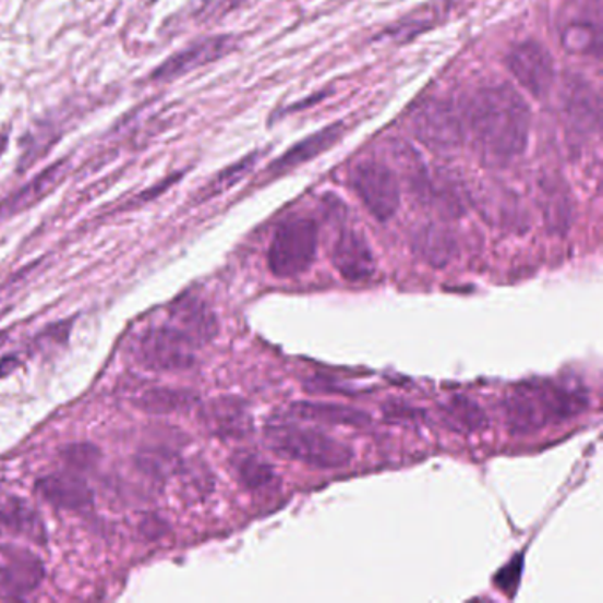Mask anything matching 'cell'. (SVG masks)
Here are the masks:
<instances>
[{"label": "cell", "mask_w": 603, "mask_h": 603, "mask_svg": "<svg viewBox=\"0 0 603 603\" xmlns=\"http://www.w3.org/2000/svg\"><path fill=\"white\" fill-rule=\"evenodd\" d=\"M466 130L486 167L501 169L524 155L531 132L528 101L511 85L483 87L463 108Z\"/></svg>", "instance_id": "1"}, {"label": "cell", "mask_w": 603, "mask_h": 603, "mask_svg": "<svg viewBox=\"0 0 603 603\" xmlns=\"http://www.w3.org/2000/svg\"><path fill=\"white\" fill-rule=\"evenodd\" d=\"M588 407L590 398L584 389L552 381H528L505 398L503 414L511 435H529L577 418Z\"/></svg>", "instance_id": "2"}, {"label": "cell", "mask_w": 603, "mask_h": 603, "mask_svg": "<svg viewBox=\"0 0 603 603\" xmlns=\"http://www.w3.org/2000/svg\"><path fill=\"white\" fill-rule=\"evenodd\" d=\"M264 439L276 457L323 471L347 468L354 459L351 446L310 426L269 423L264 429Z\"/></svg>", "instance_id": "3"}, {"label": "cell", "mask_w": 603, "mask_h": 603, "mask_svg": "<svg viewBox=\"0 0 603 603\" xmlns=\"http://www.w3.org/2000/svg\"><path fill=\"white\" fill-rule=\"evenodd\" d=\"M318 249V227L312 218L296 216L276 229L267 266L276 278H298L315 263Z\"/></svg>", "instance_id": "4"}, {"label": "cell", "mask_w": 603, "mask_h": 603, "mask_svg": "<svg viewBox=\"0 0 603 603\" xmlns=\"http://www.w3.org/2000/svg\"><path fill=\"white\" fill-rule=\"evenodd\" d=\"M132 354L144 369L155 372H181L195 363L192 347L165 323L145 328L133 341Z\"/></svg>", "instance_id": "5"}, {"label": "cell", "mask_w": 603, "mask_h": 603, "mask_svg": "<svg viewBox=\"0 0 603 603\" xmlns=\"http://www.w3.org/2000/svg\"><path fill=\"white\" fill-rule=\"evenodd\" d=\"M412 128L418 141L435 150L454 149L468 135L463 108L448 99H431L421 105L412 119Z\"/></svg>", "instance_id": "6"}, {"label": "cell", "mask_w": 603, "mask_h": 603, "mask_svg": "<svg viewBox=\"0 0 603 603\" xmlns=\"http://www.w3.org/2000/svg\"><path fill=\"white\" fill-rule=\"evenodd\" d=\"M352 190L375 220L388 221L400 207V183L394 170L381 161H365L351 176Z\"/></svg>", "instance_id": "7"}, {"label": "cell", "mask_w": 603, "mask_h": 603, "mask_svg": "<svg viewBox=\"0 0 603 603\" xmlns=\"http://www.w3.org/2000/svg\"><path fill=\"white\" fill-rule=\"evenodd\" d=\"M506 67L511 75L534 98H545L556 80L554 59L542 43L522 41L506 56Z\"/></svg>", "instance_id": "8"}, {"label": "cell", "mask_w": 603, "mask_h": 603, "mask_svg": "<svg viewBox=\"0 0 603 603\" xmlns=\"http://www.w3.org/2000/svg\"><path fill=\"white\" fill-rule=\"evenodd\" d=\"M165 324L183 338L193 351L207 346L220 329L218 318L209 304L193 294L183 296L172 303Z\"/></svg>", "instance_id": "9"}, {"label": "cell", "mask_w": 603, "mask_h": 603, "mask_svg": "<svg viewBox=\"0 0 603 603\" xmlns=\"http://www.w3.org/2000/svg\"><path fill=\"white\" fill-rule=\"evenodd\" d=\"M45 579V566L31 548L0 545V590L11 596L31 593Z\"/></svg>", "instance_id": "10"}, {"label": "cell", "mask_w": 603, "mask_h": 603, "mask_svg": "<svg viewBox=\"0 0 603 603\" xmlns=\"http://www.w3.org/2000/svg\"><path fill=\"white\" fill-rule=\"evenodd\" d=\"M333 267L346 280H369L375 273V257L365 234L354 229H341L331 249Z\"/></svg>", "instance_id": "11"}, {"label": "cell", "mask_w": 603, "mask_h": 603, "mask_svg": "<svg viewBox=\"0 0 603 603\" xmlns=\"http://www.w3.org/2000/svg\"><path fill=\"white\" fill-rule=\"evenodd\" d=\"M563 112L568 126L579 135H591L600 126V98L586 80L570 79L563 93Z\"/></svg>", "instance_id": "12"}, {"label": "cell", "mask_w": 603, "mask_h": 603, "mask_svg": "<svg viewBox=\"0 0 603 603\" xmlns=\"http://www.w3.org/2000/svg\"><path fill=\"white\" fill-rule=\"evenodd\" d=\"M234 48V43L229 36H216V38L202 39L183 52L170 57L158 70L155 71V79L172 80L186 75L190 71L206 67L209 62L218 61L227 56Z\"/></svg>", "instance_id": "13"}, {"label": "cell", "mask_w": 603, "mask_h": 603, "mask_svg": "<svg viewBox=\"0 0 603 603\" xmlns=\"http://www.w3.org/2000/svg\"><path fill=\"white\" fill-rule=\"evenodd\" d=\"M201 418L204 425L220 437L239 439L252 431V418L246 411V406L239 398H216L204 406Z\"/></svg>", "instance_id": "14"}, {"label": "cell", "mask_w": 603, "mask_h": 603, "mask_svg": "<svg viewBox=\"0 0 603 603\" xmlns=\"http://www.w3.org/2000/svg\"><path fill=\"white\" fill-rule=\"evenodd\" d=\"M412 252L429 266L443 269L459 255V243L451 230L443 225L429 224L412 238Z\"/></svg>", "instance_id": "15"}, {"label": "cell", "mask_w": 603, "mask_h": 603, "mask_svg": "<svg viewBox=\"0 0 603 603\" xmlns=\"http://www.w3.org/2000/svg\"><path fill=\"white\" fill-rule=\"evenodd\" d=\"M38 492L43 499H47L50 505L59 506L62 510H87L93 506V491L91 486L75 477V474H50L38 482Z\"/></svg>", "instance_id": "16"}, {"label": "cell", "mask_w": 603, "mask_h": 603, "mask_svg": "<svg viewBox=\"0 0 603 603\" xmlns=\"http://www.w3.org/2000/svg\"><path fill=\"white\" fill-rule=\"evenodd\" d=\"M289 417L300 421H317L324 425L352 429H363L372 423V418L365 411L343 403L296 402L289 407Z\"/></svg>", "instance_id": "17"}, {"label": "cell", "mask_w": 603, "mask_h": 603, "mask_svg": "<svg viewBox=\"0 0 603 603\" xmlns=\"http://www.w3.org/2000/svg\"><path fill=\"white\" fill-rule=\"evenodd\" d=\"M343 133H346V128L341 122H335V124L323 128L321 132L312 133L276 159L275 164L272 165V172L286 173L296 169V167H300V165L306 164V161H312L315 156L323 155L326 150L331 149L333 145L337 144L343 136Z\"/></svg>", "instance_id": "18"}, {"label": "cell", "mask_w": 603, "mask_h": 603, "mask_svg": "<svg viewBox=\"0 0 603 603\" xmlns=\"http://www.w3.org/2000/svg\"><path fill=\"white\" fill-rule=\"evenodd\" d=\"M0 526L28 542L38 545L47 543V526L43 524L38 511L20 497H11L0 503Z\"/></svg>", "instance_id": "19"}, {"label": "cell", "mask_w": 603, "mask_h": 603, "mask_svg": "<svg viewBox=\"0 0 603 603\" xmlns=\"http://www.w3.org/2000/svg\"><path fill=\"white\" fill-rule=\"evenodd\" d=\"M441 418L448 429L460 434H477L489 426V417L480 403L466 395H454L439 406Z\"/></svg>", "instance_id": "20"}, {"label": "cell", "mask_w": 603, "mask_h": 603, "mask_svg": "<svg viewBox=\"0 0 603 603\" xmlns=\"http://www.w3.org/2000/svg\"><path fill=\"white\" fill-rule=\"evenodd\" d=\"M238 482L246 491H266L278 485V474L273 463L267 462L261 455L253 451H238L230 459Z\"/></svg>", "instance_id": "21"}, {"label": "cell", "mask_w": 603, "mask_h": 603, "mask_svg": "<svg viewBox=\"0 0 603 603\" xmlns=\"http://www.w3.org/2000/svg\"><path fill=\"white\" fill-rule=\"evenodd\" d=\"M201 402L197 394L190 389L156 388L145 391L136 398L135 403L142 411L149 414H172V412L190 411Z\"/></svg>", "instance_id": "22"}, {"label": "cell", "mask_w": 603, "mask_h": 603, "mask_svg": "<svg viewBox=\"0 0 603 603\" xmlns=\"http://www.w3.org/2000/svg\"><path fill=\"white\" fill-rule=\"evenodd\" d=\"M61 178L62 165L57 164L50 167L47 172L34 179L33 183H28L19 193H14L13 197L0 204V220H4L8 216L16 215L20 210L27 209V207L36 204L39 198L45 197L61 181Z\"/></svg>", "instance_id": "23"}, {"label": "cell", "mask_w": 603, "mask_h": 603, "mask_svg": "<svg viewBox=\"0 0 603 603\" xmlns=\"http://www.w3.org/2000/svg\"><path fill=\"white\" fill-rule=\"evenodd\" d=\"M543 218L547 224L552 234H566L574 221V206L568 193L563 192L559 188L551 190L543 188L542 201Z\"/></svg>", "instance_id": "24"}, {"label": "cell", "mask_w": 603, "mask_h": 603, "mask_svg": "<svg viewBox=\"0 0 603 603\" xmlns=\"http://www.w3.org/2000/svg\"><path fill=\"white\" fill-rule=\"evenodd\" d=\"M565 47L574 53L599 52L600 48V27L593 24L570 25L563 34Z\"/></svg>", "instance_id": "25"}, {"label": "cell", "mask_w": 603, "mask_h": 603, "mask_svg": "<svg viewBox=\"0 0 603 603\" xmlns=\"http://www.w3.org/2000/svg\"><path fill=\"white\" fill-rule=\"evenodd\" d=\"M255 164H257V156H246V158L241 159L239 164L232 165L230 169L224 170V172L207 186L204 198L213 197V195H220L225 190L234 186L236 183H239V181L252 170Z\"/></svg>", "instance_id": "26"}, {"label": "cell", "mask_w": 603, "mask_h": 603, "mask_svg": "<svg viewBox=\"0 0 603 603\" xmlns=\"http://www.w3.org/2000/svg\"><path fill=\"white\" fill-rule=\"evenodd\" d=\"M98 457V449L89 445L68 446L67 451H64V459H67L73 468L79 469L91 468Z\"/></svg>", "instance_id": "27"}, {"label": "cell", "mask_w": 603, "mask_h": 603, "mask_svg": "<svg viewBox=\"0 0 603 603\" xmlns=\"http://www.w3.org/2000/svg\"><path fill=\"white\" fill-rule=\"evenodd\" d=\"M20 361L16 355H4L0 358V379H5L8 375L13 374L14 370L19 369Z\"/></svg>", "instance_id": "28"}, {"label": "cell", "mask_w": 603, "mask_h": 603, "mask_svg": "<svg viewBox=\"0 0 603 603\" xmlns=\"http://www.w3.org/2000/svg\"><path fill=\"white\" fill-rule=\"evenodd\" d=\"M5 341H8V331L0 333V347L4 346Z\"/></svg>", "instance_id": "29"}]
</instances>
